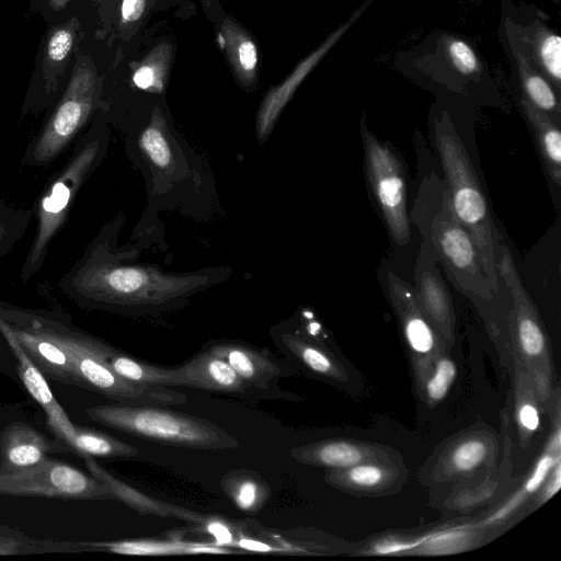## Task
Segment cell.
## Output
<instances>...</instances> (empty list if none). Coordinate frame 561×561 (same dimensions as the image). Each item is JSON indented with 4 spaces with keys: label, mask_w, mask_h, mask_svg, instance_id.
Masks as SVG:
<instances>
[{
    "label": "cell",
    "mask_w": 561,
    "mask_h": 561,
    "mask_svg": "<svg viewBox=\"0 0 561 561\" xmlns=\"http://www.w3.org/2000/svg\"><path fill=\"white\" fill-rule=\"evenodd\" d=\"M511 51L516 64L523 98L560 124L561 106L559 93L539 72L529 58L523 54L518 45L513 47Z\"/></svg>",
    "instance_id": "obj_28"
},
{
    "label": "cell",
    "mask_w": 561,
    "mask_h": 561,
    "mask_svg": "<svg viewBox=\"0 0 561 561\" xmlns=\"http://www.w3.org/2000/svg\"><path fill=\"white\" fill-rule=\"evenodd\" d=\"M219 38L237 79L245 87L252 85L257 75V48L250 34L226 19Z\"/></svg>",
    "instance_id": "obj_30"
},
{
    "label": "cell",
    "mask_w": 561,
    "mask_h": 561,
    "mask_svg": "<svg viewBox=\"0 0 561 561\" xmlns=\"http://www.w3.org/2000/svg\"><path fill=\"white\" fill-rule=\"evenodd\" d=\"M60 439H50L32 425L14 421L0 433V473H14L44 461L50 455L68 453Z\"/></svg>",
    "instance_id": "obj_19"
},
{
    "label": "cell",
    "mask_w": 561,
    "mask_h": 561,
    "mask_svg": "<svg viewBox=\"0 0 561 561\" xmlns=\"http://www.w3.org/2000/svg\"><path fill=\"white\" fill-rule=\"evenodd\" d=\"M434 135L445 183L456 217L470 233L482 270L496 296L500 294L497 261L502 238L468 151L447 113L434 121Z\"/></svg>",
    "instance_id": "obj_3"
},
{
    "label": "cell",
    "mask_w": 561,
    "mask_h": 561,
    "mask_svg": "<svg viewBox=\"0 0 561 561\" xmlns=\"http://www.w3.org/2000/svg\"><path fill=\"white\" fill-rule=\"evenodd\" d=\"M75 426V436L68 448L81 458L133 459L139 454L135 446L106 433L77 424Z\"/></svg>",
    "instance_id": "obj_34"
},
{
    "label": "cell",
    "mask_w": 561,
    "mask_h": 561,
    "mask_svg": "<svg viewBox=\"0 0 561 561\" xmlns=\"http://www.w3.org/2000/svg\"><path fill=\"white\" fill-rule=\"evenodd\" d=\"M32 214V210H18L0 202V261L21 239Z\"/></svg>",
    "instance_id": "obj_38"
},
{
    "label": "cell",
    "mask_w": 561,
    "mask_h": 561,
    "mask_svg": "<svg viewBox=\"0 0 561 561\" xmlns=\"http://www.w3.org/2000/svg\"><path fill=\"white\" fill-rule=\"evenodd\" d=\"M205 350L225 359L249 386L262 392L267 400L304 399L278 387L280 379L294 376L298 370L289 360L277 358L268 350L226 340L209 343Z\"/></svg>",
    "instance_id": "obj_13"
},
{
    "label": "cell",
    "mask_w": 561,
    "mask_h": 561,
    "mask_svg": "<svg viewBox=\"0 0 561 561\" xmlns=\"http://www.w3.org/2000/svg\"><path fill=\"white\" fill-rule=\"evenodd\" d=\"M512 364L514 368L513 421L518 445L527 449L542 433L541 416L546 413L528 373L519 362L512 359Z\"/></svg>",
    "instance_id": "obj_25"
},
{
    "label": "cell",
    "mask_w": 561,
    "mask_h": 561,
    "mask_svg": "<svg viewBox=\"0 0 561 561\" xmlns=\"http://www.w3.org/2000/svg\"><path fill=\"white\" fill-rule=\"evenodd\" d=\"M110 241L106 226L60 280L61 290L82 308L123 314L165 311L215 280L214 272L169 273L124 263Z\"/></svg>",
    "instance_id": "obj_1"
},
{
    "label": "cell",
    "mask_w": 561,
    "mask_h": 561,
    "mask_svg": "<svg viewBox=\"0 0 561 561\" xmlns=\"http://www.w3.org/2000/svg\"><path fill=\"white\" fill-rule=\"evenodd\" d=\"M0 495L57 500H115L108 486L82 470L48 457L38 465L0 473Z\"/></svg>",
    "instance_id": "obj_10"
},
{
    "label": "cell",
    "mask_w": 561,
    "mask_h": 561,
    "mask_svg": "<svg viewBox=\"0 0 561 561\" xmlns=\"http://www.w3.org/2000/svg\"><path fill=\"white\" fill-rule=\"evenodd\" d=\"M444 54L450 66L460 75L472 77L481 72V62L470 44L458 37L444 43Z\"/></svg>",
    "instance_id": "obj_39"
},
{
    "label": "cell",
    "mask_w": 561,
    "mask_h": 561,
    "mask_svg": "<svg viewBox=\"0 0 561 561\" xmlns=\"http://www.w3.org/2000/svg\"><path fill=\"white\" fill-rule=\"evenodd\" d=\"M387 289L410 355L419 392L435 359L442 353L448 352L449 348L425 318L410 283L397 274L388 272Z\"/></svg>",
    "instance_id": "obj_11"
},
{
    "label": "cell",
    "mask_w": 561,
    "mask_h": 561,
    "mask_svg": "<svg viewBox=\"0 0 561 561\" xmlns=\"http://www.w3.org/2000/svg\"><path fill=\"white\" fill-rule=\"evenodd\" d=\"M528 43L526 56L560 94L561 38L545 24L534 21L525 35Z\"/></svg>",
    "instance_id": "obj_29"
},
{
    "label": "cell",
    "mask_w": 561,
    "mask_h": 561,
    "mask_svg": "<svg viewBox=\"0 0 561 561\" xmlns=\"http://www.w3.org/2000/svg\"><path fill=\"white\" fill-rule=\"evenodd\" d=\"M549 415L552 422V431L542 454L517 490L478 522L485 531L507 526L512 518L517 519V516H520L522 508H525L524 513L526 514V506L529 501L537 493L554 465L561 461L560 403L554 405Z\"/></svg>",
    "instance_id": "obj_16"
},
{
    "label": "cell",
    "mask_w": 561,
    "mask_h": 561,
    "mask_svg": "<svg viewBox=\"0 0 561 561\" xmlns=\"http://www.w3.org/2000/svg\"><path fill=\"white\" fill-rule=\"evenodd\" d=\"M179 367L184 387L220 392L250 403L267 400L262 392L249 386L225 359L206 350Z\"/></svg>",
    "instance_id": "obj_21"
},
{
    "label": "cell",
    "mask_w": 561,
    "mask_h": 561,
    "mask_svg": "<svg viewBox=\"0 0 561 561\" xmlns=\"http://www.w3.org/2000/svg\"><path fill=\"white\" fill-rule=\"evenodd\" d=\"M486 531L477 523L440 526L420 535L412 554L434 556L467 551L482 541Z\"/></svg>",
    "instance_id": "obj_27"
},
{
    "label": "cell",
    "mask_w": 561,
    "mask_h": 561,
    "mask_svg": "<svg viewBox=\"0 0 561 561\" xmlns=\"http://www.w3.org/2000/svg\"><path fill=\"white\" fill-rule=\"evenodd\" d=\"M456 376L457 366L448 352H444L435 359L417 394L428 408H434L445 399Z\"/></svg>",
    "instance_id": "obj_37"
},
{
    "label": "cell",
    "mask_w": 561,
    "mask_h": 561,
    "mask_svg": "<svg viewBox=\"0 0 561 561\" xmlns=\"http://www.w3.org/2000/svg\"><path fill=\"white\" fill-rule=\"evenodd\" d=\"M407 478L401 462H363L344 469H329L328 484L347 493L379 496L400 491Z\"/></svg>",
    "instance_id": "obj_23"
},
{
    "label": "cell",
    "mask_w": 561,
    "mask_h": 561,
    "mask_svg": "<svg viewBox=\"0 0 561 561\" xmlns=\"http://www.w3.org/2000/svg\"><path fill=\"white\" fill-rule=\"evenodd\" d=\"M146 9V0H123L121 7V19L123 24L138 21Z\"/></svg>",
    "instance_id": "obj_41"
},
{
    "label": "cell",
    "mask_w": 561,
    "mask_h": 561,
    "mask_svg": "<svg viewBox=\"0 0 561 561\" xmlns=\"http://www.w3.org/2000/svg\"><path fill=\"white\" fill-rule=\"evenodd\" d=\"M80 24L76 18L55 27L48 35L43 59L45 94L54 93L75 47Z\"/></svg>",
    "instance_id": "obj_31"
},
{
    "label": "cell",
    "mask_w": 561,
    "mask_h": 561,
    "mask_svg": "<svg viewBox=\"0 0 561 561\" xmlns=\"http://www.w3.org/2000/svg\"><path fill=\"white\" fill-rule=\"evenodd\" d=\"M138 145L147 160L158 170L168 171L173 165V152L163 116L156 108L149 124L141 131Z\"/></svg>",
    "instance_id": "obj_35"
},
{
    "label": "cell",
    "mask_w": 561,
    "mask_h": 561,
    "mask_svg": "<svg viewBox=\"0 0 561 561\" xmlns=\"http://www.w3.org/2000/svg\"><path fill=\"white\" fill-rule=\"evenodd\" d=\"M107 363L112 369L126 380L149 386H184L181 370L178 367H160L136 359L110 345Z\"/></svg>",
    "instance_id": "obj_32"
},
{
    "label": "cell",
    "mask_w": 561,
    "mask_h": 561,
    "mask_svg": "<svg viewBox=\"0 0 561 561\" xmlns=\"http://www.w3.org/2000/svg\"><path fill=\"white\" fill-rule=\"evenodd\" d=\"M364 170L378 210L392 242L405 245L411 238L403 163L392 146L377 138L360 119Z\"/></svg>",
    "instance_id": "obj_9"
},
{
    "label": "cell",
    "mask_w": 561,
    "mask_h": 561,
    "mask_svg": "<svg viewBox=\"0 0 561 561\" xmlns=\"http://www.w3.org/2000/svg\"><path fill=\"white\" fill-rule=\"evenodd\" d=\"M101 87L91 58L78 56L61 99L25 151L24 165H46L70 145L96 107Z\"/></svg>",
    "instance_id": "obj_8"
},
{
    "label": "cell",
    "mask_w": 561,
    "mask_h": 561,
    "mask_svg": "<svg viewBox=\"0 0 561 561\" xmlns=\"http://www.w3.org/2000/svg\"><path fill=\"white\" fill-rule=\"evenodd\" d=\"M434 250L422 241L414 268L413 286L425 318L450 350L456 342V313Z\"/></svg>",
    "instance_id": "obj_14"
},
{
    "label": "cell",
    "mask_w": 561,
    "mask_h": 561,
    "mask_svg": "<svg viewBox=\"0 0 561 561\" xmlns=\"http://www.w3.org/2000/svg\"><path fill=\"white\" fill-rule=\"evenodd\" d=\"M411 220L459 291L476 302H494L497 296L482 270L473 240L455 215L445 180L434 172L421 181Z\"/></svg>",
    "instance_id": "obj_2"
},
{
    "label": "cell",
    "mask_w": 561,
    "mask_h": 561,
    "mask_svg": "<svg viewBox=\"0 0 561 561\" xmlns=\"http://www.w3.org/2000/svg\"><path fill=\"white\" fill-rule=\"evenodd\" d=\"M0 331L18 360V375L32 398L42 407L46 414L47 426L56 438L67 446L75 436V423L67 415L65 409L57 401L50 390L47 379L28 358L15 340L12 332L0 319Z\"/></svg>",
    "instance_id": "obj_22"
},
{
    "label": "cell",
    "mask_w": 561,
    "mask_h": 561,
    "mask_svg": "<svg viewBox=\"0 0 561 561\" xmlns=\"http://www.w3.org/2000/svg\"><path fill=\"white\" fill-rule=\"evenodd\" d=\"M290 457L299 463L344 469L363 462H400L396 450L350 438H332L294 447Z\"/></svg>",
    "instance_id": "obj_18"
},
{
    "label": "cell",
    "mask_w": 561,
    "mask_h": 561,
    "mask_svg": "<svg viewBox=\"0 0 561 561\" xmlns=\"http://www.w3.org/2000/svg\"><path fill=\"white\" fill-rule=\"evenodd\" d=\"M500 279L511 294L508 352L531 378L546 414L560 399L549 336L536 306L525 289L507 248L502 243L497 261ZM512 362V360H511Z\"/></svg>",
    "instance_id": "obj_6"
},
{
    "label": "cell",
    "mask_w": 561,
    "mask_h": 561,
    "mask_svg": "<svg viewBox=\"0 0 561 561\" xmlns=\"http://www.w3.org/2000/svg\"><path fill=\"white\" fill-rule=\"evenodd\" d=\"M271 335L274 344L297 370L334 386H347L351 382L340 359L327 346L304 332L275 328Z\"/></svg>",
    "instance_id": "obj_17"
},
{
    "label": "cell",
    "mask_w": 561,
    "mask_h": 561,
    "mask_svg": "<svg viewBox=\"0 0 561 561\" xmlns=\"http://www.w3.org/2000/svg\"><path fill=\"white\" fill-rule=\"evenodd\" d=\"M359 14L360 12L358 11L347 22L340 25L320 46L304 58L280 84L274 87L267 92L256 115L255 135L259 140L262 141L270 136L283 108L291 99L297 88L324 57V55L343 36Z\"/></svg>",
    "instance_id": "obj_20"
},
{
    "label": "cell",
    "mask_w": 561,
    "mask_h": 561,
    "mask_svg": "<svg viewBox=\"0 0 561 561\" xmlns=\"http://www.w3.org/2000/svg\"><path fill=\"white\" fill-rule=\"evenodd\" d=\"M220 486L238 510L247 514L259 513L270 501L271 486L252 470H232L220 480Z\"/></svg>",
    "instance_id": "obj_33"
},
{
    "label": "cell",
    "mask_w": 561,
    "mask_h": 561,
    "mask_svg": "<svg viewBox=\"0 0 561 561\" xmlns=\"http://www.w3.org/2000/svg\"><path fill=\"white\" fill-rule=\"evenodd\" d=\"M0 319L46 379L80 387L71 355L38 324L31 309L0 304Z\"/></svg>",
    "instance_id": "obj_12"
},
{
    "label": "cell",
    "mask_w": 561,
    "mask_h": 561,
    "mask_svg": "<svg viewBox=\"0 0 561 561\" xmlns=\"http://www.w3.org/2000/svg\"><path fill=\"white\" fill-rule=\"evenodd\" d=\"M561 486V461L554 465L537 493L526 506V514L539 508L550 500Z\"/></svg>",
    "instance_id": "obj_40"
},
{
    "label": "cell",
    "mask_w": 561,
    "mask_h": 561,
    "mask_svg": "<svg viewBox=\"0 0 561 561\" xmlns=\"http://www.w3.org/2000/svg\"><path fill=\"white\" fill-rule=\"evenodd\" d=\"M499 442L490 430H474L453 439L431 470V481L453 482L471 477L494 465Z\"/></svg>",
    "instance_id": "obj_15"
},
{
    "label": "cell",
    "mask_w": 561,
    "mask_h": 561,
    "mask_svg": "<svg viewBox=\"0 0 561 561\" xmlns=\"http://www.w3.org/2000/svg\"><path fill=\"white\" fill-rule=\"evenodd\" d=\"M87 416L106 427L158 443L205 450L239 447V440L218 424L160 405L110 403L85 411Z\"/></svg>",
    "instance_id": "obj_5"
},
{
    "label": "cell",
    "mask_w": 561,
    "mask_h": 561,
    "mask_svg": "<svg viewBox=\"0 0 561 561\" xmlns=\"http://www.w3.org/2000/svg\"><path fill=\"white\" fill-rule=\"evenodd\" d=\"M106 145L104 135L89 131L44 191L36 208V232L20 274L23 282L42 268L49 244L62 228L78 192L101 162Z\"/></svg>",
    "instance_id": "obj_7"
},
{
    "label": "cell",
    "mask_w": 561,
    "mask_h": 561,
    "mask_svg": "<svg viewBox=\"0 0 561 561\" xmlns=\"http://www.w3.org/2000/svg\"><path fill=\"white\" fill-rule=\"evenodd\" d=\"M31 311L38 324L71 355L80 388L124 404L178 405L187 401L186 394L170 387L124 379L107 363L110 344L75 329L50 311Z\"/></svg>",
    "instance_id": "obj_4"
},
{
    "label": "cell",
    "mask_w": 561,
    "mask_h": 561,
    "mask_svg": "<svg viewBox=\"0 0 561 561\" xmlns=\"http://www.w3.org/2000/svg\"><path fill=\"white\" fill-rule=\"evenodd\" d=\"M70 0H49V5L54 10H62Z\"/></svg>",
    "instance_id": "obj_42"
},
{
    "label": "cell",
    "mask_w": 561,
    "mask_h": 561,
    "mask_svg": "<svg viewBox=\"0 0 561 561\" xmlns=\"http://www.w3.org/2000/svg\"><path fill=\"white\" fill-rule=\"evenodd\" d=\"M171 59V44L161 43L157 45L134 70V84L141 90L162 92L165 87Z\"/></svg>",
    "instance_id": "obj_36"
},
{
    "label": "cell",
    "mask_w": 561,
    "mask_h": 561,
    "mask_svg": "<svg viewBox=\"0 0 561 561\" xmlns=\"http://www.w3.org/2000/svg\"><path fill=\"white\" fill-rule=\"evenodd\" d=\"M83 461L88 471L108 486L116 501L124 503L141 515L173 516L192 524H203L206 520L204 516L193 511L159 501L131 488L101 467L92 457H83Z\"/></svg>",
    "instance_id": "obj_24"
},
{
    "label": "cell",
    "mask_w": 561,
    "mask_h": 561,
    "mask_svg": "<svg viewBox=\"0 0 561 561\" xmlns=\"http://www.w3.org/2000/svg\"><path fill=\"white\" fill-rule=\"evenodd\" d=\"M519 107L536 145L542 168L550 185L561 187V131L560 124L522 98Z\"/></svg>",
    "instance_id": "obj_26"
}]
</instances>
